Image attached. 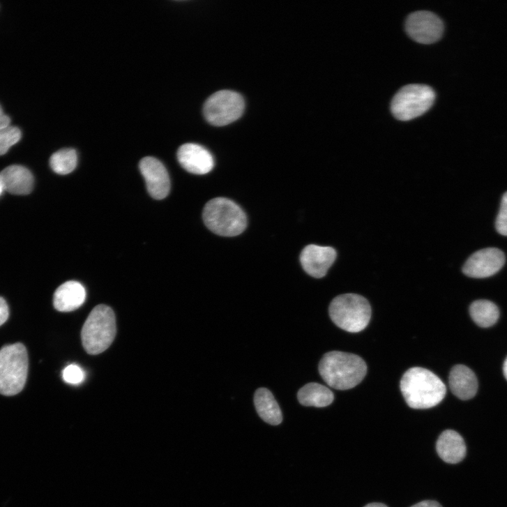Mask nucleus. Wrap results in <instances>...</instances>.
<instances>
[{
  "instance_id": "nucleus-5",
  "label": "nucleus",
  "mask_w": 507,
  "mask_h": 507,
  "mask_svg": "<svg viewBox=\"0 0 507 507\" xmlns=\"http://www.w3.org/2000/svg\"><path fill=\"white\" fill-rule=\"evenodd\" d=\"M116 334L114 311L108 306L100 305L93 309L84 325L82 331L84 347L89 354H99L110 347Z\"/></svg>"
},
{
  "instance_id": "nucleus-10",
  "label": "nucleus",
  "mask_w": 507,
  "mask_h": 507,
  "mask_svg": "<svg viewBox=\"0 0 507 507\" xmlns=\"http://www.w3.org/2000/svg\"><path fill=\"white\" fill-rule=\"evenodd\" d=\"M504 263L505 256L500 250L486 248L475 252L468 259L463 272L471 278H487L497 273Z\"/></svg>"
},
{
  "instance_id": "nucleus-24",
  "label": "nucleus",
  "mask_w": 507,
  "mask_h": 507,
  "mask_svg": "<svg viewBox=\"0 0 507 507\" xmlns=\"http://www.w3.org/2000/svg\"><path fill=\"white\" fill-rule=\"evenodd\" d=\"M495 225L498 233L507 236V192L503 195Z\"/></svg>"
},
{
  "instance_id": "nucleus-17",
  "label": "nucleus",
  "mask_w": 507,
  "mask_h": 507,
  "mask_svg": "<svg viewBox=\"0 0 507 507\" xmlns=\"http://www.w3.org/2000/svg\"><path fill=\"white\" fill-rule=\"evenodd\" d=\"M450 387L453 394L462 400L473 398L477 393L478 384L472 370L464 365L454 367L449 378Z\"/></svg>"
},
{
  "instance_id": "nucleus-3",
  "label": "nucleus",
  "mask_w": 507,
  "mask_h": 507,
  "mask_svg": "<svg viewBox=\"0 0 507 507\" xmlns=\"http://www.w3.org/2000/svg\"><path fill=\"white\" fill-rule=\"evenodd\" d=\"M203 220L211 232L225 237L241 235L248 225L243 210L225 197L214 198L206 203L203 211Z\"/></svg>"
},
{
  "instance_id": "nucleus-7",
  "label": "nucleus",
  "mask_w": 507,
  "mask_h": 507,
  "mask_svg": "<svg viewBox=\"0 0 507 507\" xmlns=\"http://www.w3.org/2000/svg\"><path fill=\"white\" fill-rule=\"evenodd\" d=\"M436 93L430 87L410 84L402 88L391 103V112L398 120L407 121L421 116L432 106Z\"/></svg>"
},
{
  "instance_id": "nucleus-30",
  "label": "nucleus",
  "mask_w": 507,
  "mask_h": 507,
  "mask_svg": "<svg viewBox=\"0 0 507 507\" xmlns=\"http://www.w3.org/2000/svg\"><path fill=\"white\" fill-rule=\"evenodd\" d=\"M503 372H504V375L506 379L507 380V358L504 361V363L503 365Z\"/></svg>"
},
{
  "instance_id": "nucleus-26",
  "label": "nucleus",
  "mask_w": 507,
  "mask_h": 507,
  "mask_svg": "<svg viewBox=\"0 0 507 507\" xmlns=\"http://www.w3.org/2000/svg\"><path fill=\"white\" fill-rule=\"evenodd\" d=\"M10 118L8 115L5 114L1 106H0V128L10 126Z\"/></svg>"
},
{
  "instance_id": "nucleus-15",
  "label": "nucleus",
  "mask_w": 507,
  "mask_h": 507,
  "mask_svg": "<svg viewBox=\"0 0 507 507\" xmlns=\"http://www.w3.org/2000/svg\"><path fill=\"white\" fill-rule=\"evenodd\" d=\"M437 450L440 457L448 464L462 462L467 455V446L460 434L455 430H447L439 437Z\"/></svg>"
},
{
  "instance_id": "nucleus-29",
  "label": "nucleus",
  "mask_w": 507,
  "mask_h": 507,
  "mask_svg": "<svg viewBox=\"0 0 507 507\" xmlns=\"http://www.w3.org/2000/svg\"><path fill=\"white\" fill-rule=\"evenodd\" d=\"M6 191L5 186L3 182V180L1 179V176H0V196L3 195V193Z\"/></svg>"
},
{
  "instance_id": "nucleus-2",
  "label": "nucleus",
  "mask_w": 507,
  "mask_h": 507,
  "mask_svg": "<svg viewBox=\"0 0 507 507\" xmlns=\"http://www.w3.org/2000/svg\"><path fill=\"white\" fill-rule=\"evenodd\" d=\"M400 388L407 404L412 409H426L436 407L445 398L446 386L430 371L414 368L403 375Z\"/></svg>"
},
{
  "instance_id": "nucleus-9",
  "label": "nucleus",
  "mask_w": 507,
  "mask_h": 507,
  "mask_svg": "<svg viewBox=\"0 0 507 507\" xmlns=\"http://www.w3.org/2000/svg\"><path fill=\"white\" fill-rule=\"evenodd\" d=\"M405 28L411 38L424 45L437 43L444 33V24L441 19L427 11L411 14L406 20Z\"/></svg>"
},
{
  "instance_id": "nucleus-19",
  "label": "nucleus",
  "mask_w": 507,
  "mask_h": 507,
  "mask_svg": "<svg viewBox=\"0 0 507 507\" xmlns=\"http://www.w3.org/2000/svg\"><path fill=\"white\" fill-rule=\"evenodd\" d=\"M298 398L303 406L320 408L330 405L333 402L334 395L328 388L311 383L299 391Z\"/></svg>"
},
{
  "instance_id": "nucleus-27",
  "label": "nucleus",
  "mask_w": 507,
  "mask_h": 507,
  "mask_svg": "<svg viewBox=\"0 0 507 507\" xmlns=\"http://www.w3.org/2000/svg\"><path fill=\"white\" fill-rule=\"evenodd\" d=\"M411 507H443L438 501L425 500L421 501Z\"/></svg>"
},
{
  "instance_id": "nucleus-22",
  "label": "nucleus",
  "mask_w": 507,
  "mask_h": 507,
  "mask_svg": "<svg viewBox=\"0 0 507 507\" xmlns=\"http://www.w3.org/2000/svg\"><path fill=\"white\" fill-rule=\"evenodd\" d=\"M22 137V132L15 126L0 128V156L6 155Z\"/></svg>"
},
{
  "instance_id": "nucleus-12",
  "label": "nucleus",
  "mask_w": 507,
  "mask_h": 507,
  "mask_svg": "<svg viewBox=\"0 0 507 507\" xmlns=\"http://www.w3.org/2000/svg\"><path fill=\"white\" fill-rule=\"evenodd\" d=\"M336 257L337 252L333 248L310 245L303 250L301 262L310 275L321 278L326 275Z\"/></svg>"
},
{
  "instance_id": "nucleus-16",
  "label": "nucleus",
  "mask_w": 507,
  "mask_h": 507,
  "mask_svg": "<svg viewBox=\"0 0 507 507\" xmlns=\"http://www.w3.org/2000/svg\"><path fill=\"white\" fill-rule=\"evenodd\" d=\"M0 176L3 180L6 191L13 195H25L33 190V176L24 167L10 166L0 173Z\"/></svg>"
},
{
  "instance_id": "nucleus-6",
  "label": "nucleus",
  "mask_w": 507,
  "mask_h": 507,
  "mask_svg": "<svg viewBox=\"0 0 507 507\" xmlns=\"http://www.w3.org/2000/svg\"><path fill=\"white\" fill-rule=\"evenodd\" d=\"M329 315L333 323L341 329L358 333L369 325L372 308L365 298L356 294H344L331 302Z\"/></svg>"
},
{
  "instance_id": "nucleus-11",
  "label": "nucleus",
  "mask_w": 507,
  "mask_h": 507,
  "mask_svg": "<svg viewBox=\"0 0 507 507\" xmlns=\"http://www.w3.org/2000/svg\"><path fill=\"white\" fill-rule=\"evenodd\" d=\"M139 167L151 197L158 200L167 197L171 183L164 165L155 158L147 157L140 161Z\"/></svg>"
},
{
  "instance_id": "nucleus-21",
  "label": "nucleus",
  "mask_w": 507,
  "mask_h": 507,
  "mask_svg": "<svg viewBox=\"0 0 507 507\" xmlns=\"http://www.w3.org/2000/svg\"><path fill=\"white\" fill-rule=\"evenodd\" d=\"M77 163V153L75 150L70 149L57 151L50 160L51 169L59 175H67L75 171Z\"/></svg>"
},
{
  "instance_id": "nucleus-14",
  "label": "nucleus",
  "mask_w": 507,
  "mask_h": 507,
  "mask_svg": "<svg viewBox=\"0 0 507 507\" xmlns=\"http://www.w3.org/2000/svg\"><path fill=\"white\" fill-rule=\"evenodd\" d=\"M86 291L80 282L70 280L60 285L54 293V308L61 312H70L79 309L85 303Z\"/></svg>"
},
{
  "instance_id": "nucleus-28",
  "label": "nucleus",
  "mask_w": 507,
  "mask_h": 507,
  "mask_svg": "<svg viewBox=\"0 0 507 507\" xmlns=\"http://www.w3.org/2000/svg\"><path fill=\"white\" fill-rule=\"evenodd\" d=\"M365 507H388L386 504L382 503H372L369 504Z\"/></svg>"
},
{
  "instance_id": "nucleus-8",
  "label": "nucleus",
  "mask_w": 507,
  "mask_h": 507,
  "mask_svg": "<svg viewBox=\"0 0 507 507\" xmlns=\"http://www.w3.org/2000/svg\"><path fill=\"white\" fill-rule=\"evenodd\" d=\"M244 109L245 101L241 94L232 91H221L207 99L203 112L210 124L225 126L240 119Z\"/></svg>"
},
{
  "instance_id": "nucleus-1",
  "label": "nucleus",
  "mask_w": 507,
  "mask_h": 507,
  "mask_svg": "<svg viewBox=\"0 0 507 507\" xmlns=\"http://www.w3.org/2000/svg\"><path fill=\"white\" fill-rule=\"evenodd\" d=\"M319 370L327 385L335 390L345 391L363 381L368 367L365 361L356 354L333 351L323 356Z\"/></svg>"
},
{
  "instance_id": "nucleus-23",
  "label": "nucleus",
  "mask_w": 507,
  "mask_h": 507,
  "mask_svg": "<svg viewBox=\"0 0 507 507\" xmlns=\"http://www.w3.org/2000/svg\"><path fill=\"white\" fill-rule=\"evenodd\" d=\"M85 372L80 366L70 365L62 372L63 380L70 385H80L85 380Z\"/></svg>"
},
{
  "instance_id": "nucleus-18",
  "label": "nucleus",
  "mask_w": 507,
  "mask_h": 507,
  "mask_svg": "<svg viewBox=\"0 0 507 507\" xmlns=\"http://www.w3.org/2000/svg\"><path fill=\"white\" fill-rule=\"evenodd\" d=\"M255 404L258 414L266 423L278 425L282 422V415L280 407L268 389L262 388L256 391Z\"/></svg>"
},
{
  "instance_id": "nucleus-20",
  "label": "nucleus",
  "mask_w": 507,
  "mask_h": 507,
  "mask_svg": "<svg viewBox=\"0 0 507 507\" xmlns=\"http://www.w3.org/2000/svg\"><path fill=\"white\" fill-rule=\"evenodd\" d=\"M470 315L479 326L488 328L495 324L499 317L496 305L488 301H477L470 307Z\"/></svg>"
},
{
  "instance_id": "nucleus-13",
  "label": "nucleus",
  "mask_w": 507,
  "mask_h": 507,
  "mask_svg": "<svg viewBox=\"0 0 507 507\" xmlns=\"http://www.w3.org/2000/svg\"><path fill=\"white\" fill-rule=\"evenodd\" d=\"M177 158L185 170L196 175L206 174L214 167L211 154L204 147L195 143H187L181 146L177 153Z\"/></svg>"
},
{
  "instance_id": "nucleus-4",
  "label": "nucleus",
  "mask_w": 507,
  "mask_h": 507,
  "mask_svg": "<svg viewBox=\"0 0 507 507\" xmlns=\"http://www.w3.org/2000/svg\"><path fill=\"white\" fill-rule=\"evenodd\" d=\"M28 370V353L23 344L8 345L0 349V394L13 396L21 393Z\"/></svg>"
},
{
  "instance_id": "nucleus-25",
  "label": "nucleus",
  "mask_w": 507,
  "mask_h": 507,
  "mask_svg": "<svg viewBox=\"0 0 507 507\" xmlns=\"http://www.w3.org/2000/svg\"><path fill=\"white\" fill-rule=\"evenodd\" d=\"M9 314V308L6 301L0 297V326L8 321Z\"/></svg>"
}]
</instances>
